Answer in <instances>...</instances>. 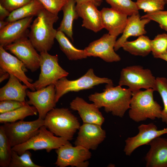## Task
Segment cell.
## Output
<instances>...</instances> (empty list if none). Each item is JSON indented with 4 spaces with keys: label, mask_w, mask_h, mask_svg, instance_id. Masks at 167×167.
<instances>
[{
    "label": "cell",
    "mask_w": 167,
    "mask_h": 167,
    "mask_svg": "<svg viewBox=\"0 0 167 167\" xmlns=\"http://www.w3.org/2000/svg\"><path fill=\"white\" fill-rule=\"evenodd\" d=\"M132 94L128 88H122L119 85L114 86L112 83L106 84L103 92H95L88 98L99 109L103 107L106 112L122 118L130 108Z\"/></svg>",
    "instance_id": "1"
},
{
    "label": "cell",
    "mask_w": 167,
    "mask_h": 167,
    "mask_svg": "<svg viewBox=\"0 0 167 167\" xmlns=\"http://www.w3.org/2000/svg\"><path fill=\"white\" fill-rule=\"evenodd\" d=\"M58 18V15L43 8L33 21L28 37L37 51L48 52L52 48L57 31L54 28V24Z\"/></svg>",
    "instance_id": "2"
},
{
    "label": "cell",
    "mask_w": 167,
    "mask_h": 167,
    "mask_svg": "<svg viewBox=\"0 0 167 167\" xmlns=\"http://www.w3.org/2000/svg\"><path fill=\"white\" fill-rule=\"evenodd\" d=\"M154 91L149 88L132 92L128 112L131 120L139 122L148 119L161 118L162 107L154 99Z\"/></svg>",
    "instance_id": "3"
},
{
    "label": "cell",
    "mask_w": 167,
    "mask_h": 167,
    "mask_svg": "<svg viewBox=\"0 0 167 167\" xmlns=\"http://www.w3.org/2000/svg\"><path fill=\"white\" fill-rule=\"evenodd\" d=\"M44 120V126L49 130L68 141L72 139L80 126L77 117L65 108H54L47 114Z\"/></svg>",
    "instance_id": "4"
},
{
    "label": "cell",
    "mask_w": 167,
    "mask_h": 167,
    "mask_svg": "<svg viewBox=\"0 0 167 167\" xmlns=\"http://www.w3.org/2000/svg\"><path fill=\"white\" fill-rule=\"evenodd\" d=\"M119 85L126 86L132 92L142 88H156V78L148 69L142 66H129L122 69L120 72Z\"/></svg>",
    "instance_id": "5"
},
{
    "label": "cell",
    "mask_w": 167,
    "mask_h": 167,
    "mask_svg": "<svg viewBox=\"0 0 167 167\" xmlns=\"http://www.w3.org/2000/svg\"><path fill=\"white\" fill-rule=\"evenodd\" d=\"M112 83V80L109 78L96 75L92 68L89 69L84 75L75 80H69L66 77H63L54 84L55 102L57 103L63 95L70 92H78L92 88L100 84Z\"/></svg>",
    "instance_id": "6"
},
{
    "label": "cell",
    "mask_w": 167,
    "mask_h": 167,
    "mask_svg": "<svg viewBox=\"0 0 167 167\" xmlns=\"http://www.w3.org/2000/svg\"><path fill=\"white\" fill-rule=\"evenodd\" d=\"M40 54V73L38 79L32 83L36 90L54 84L59 79L69 75L59 65L57 55H51L48 52H41Z\"/></svg>",
    "instance_id": "7"
},
{
    "label": "cell",
    "mask_w": 167,
    "mask_h": 167,
    "mask_svg": "<svg viewBox=\"0 0 167 167\" xmlns=\"http://www.w3.org/2000/svg\"><path fill=\"white\" fill-rule=\"evenodd\" d=\"M44 126L39 129L38 133L26 142L12 148V150L21 155L26 150L34 151L45 149L47 152L57 149L69 142L62 137L55 136Z\"/></svg>",
    "instance_id": "8"
},
{
    "label": "cell",
    "mask_w": 167,
    "mask_h": 167,
    "mask_svg": "<svg viewBox=\"0 0 167 167\" xmlns=\"http://www.w3.org/2000/svg\"><path fill=\"white\" fill-rule=\"evenodd\" d=\"M44 125V120L40 118L31 121L20 120L4 123L5 134L12 147L24 143L37 134Z\"/></svg>",
    "instance_id": "9"
},
{
    "label": "cell",
    "mask_w": 167,
    "mask_h": 167,
    "mask_svg": "<svg viewBox=\"0 0 167 167\" xmlns=\"http://www.w3.org/2000/svg\"><path fill=\"white\" fill-rule=\"evenodd\" d=\"M57 160L55 163L57 166L87 167L88 160L91 157L89 150L81 146H73L69 142L56 149Z\"/></svg>",
    "instance_id": "10"
},
{
    "label": "cell",
    "mask_w": 167,
    "mask_h": 167,
    "mask_svg": "<svg viewBox=\"0 0 167 167\" xmlns=\"http://www.w3.org/2000/svg\"><path fill=\"white\" fill-rule=\"evenodd\" d=\"M4 47L15 55L32 72L36 71L40 67V55L37 52L28 36L23 37Z\"/></svg>",
    "instance_id": "11"
},
{
    "label": "cell",
    "mask_w": 167,
    "mask_h": 167,
    "mask_svg": "<svg viewBox=\"0 0 167 167\" xmlns=\"http://www.w3.org/2000/svg\"><path fill=\"white\" fill-rule=\"evenodd\" d=\"M116 38L109 33L104 34L90 43L84 50L88 57H98L108 62H118L121 58L114 49Z\"/></svg>",
    "instance_id": "12"
},
{
    "label": "cell",
    "mask_w": 167,
    "mask_h": 167,
    "mask_svg": "<svg viewBox=\"0 0 167 167\" xmlns=\"http://www.w3.org/2000/svg\"><path fill=\"white\" fill-rule=\"evenodd\" d=\"M26 92L29 98L27 102L35 107L38 118L44 120L47 114L54 108L56 105L55 84H50L36 91L27 90Z\"/></svg>",
    "instance_id": "13"
},
{
    "label": "cell",
    "mask_w": 167,
    "mask_h": 167,
    "mask_svg": "<svg viewBox=\"0 0 167 167\" xmlns=\"http://www.w3.org/2000/svg\"><path fill=\"white\" fill-rule=\"evenodd\" d=\"M139 133L135 136L129 137L125 141L124 152L127 156H130L138 148L149 143L156 138L167 134V127L158 130L153 123L142 124L138 127Z\"/></svg>",
    "instance_id": "14"
},
{
    "label": "cell",
    "mask_w": 167,
    "mask_h": 167,
    "mask_svg": "<svg viewBox=\"0 0 167 167\" xmlns=\"http://www.w3.org/2000/svg\"><path fill=\"white\" fill-rule=\"evenodd\" d=\"M0 69L15 76L32 91L36 90L31 83L32 80L25 74L28 70L24 64L16 57L7 52L1 45H0Z\"/></svg>",
    "instance_id": "15"
},
{
    "label": "cell",
    "mask_w": 167,
    "mask_h": 167,
    "mask_svg": "<svg viewBox=\"0 0 167 167\" xmlns=\"http://www.w3.org/2000/svg\"><path fill=\"white\" fill-rule=\"evenodd\" d=\"M78 130L75 146H81L89 150L96 149L106 138L105 131L98 125L83 123Z\"/></svg>",
    "instance_id": "16"
},
{
    "label": "cell",
    "mask_w": 167,
    "mask_h": 167,
    "mask_svg": "<svg viewBox=\"0 0 167 167\" xmlns=\"http://www.w3.org/2000/svg\"><path fill=\"white\" fill-rule=\"evenodd\" d=\"M33 17L10 22L0 30V45L4 47L23 37L28 36V28L30 27Z\"/></svg>",
    "instance_id": "17"
},
{
    "label": "cell",
    "mask_w": 167,
    "mask_h": 167,
    "mask_svg": "<svg viewBox=\"0 0 167 167\" xmlns=\"http://www.w3.org/2000/svg\"><path fill=\"white\" fill-rule=\"evenodd\" d=\"M70 108L78 112L83 123L101 126L105 121V118L99 108L94 103H88L80 97H76L71 102Z\"/></svg>",
    "instance_id": "18"
},
{
    "label": "cell",
    "mask_w": 167,
    "mask_h": 167,
    "mask_svg": "<svg viewBox=\"0 0 167 167\" xmlns=\"http://www.w3.org/2000/svg\"><path fill=\"white\" fill-rule=\"evenodd\" d=\"M76 10L79 17L82 19V26L97 32L104 28L101 11L90 2L76 4Z\"/></svg>",
    "instance_id": "19"
},
{
    "label": "cell",
    "mask_w": 167,
    "mask_h": 167,
    "mask_svg": "<svg viewBox=\"0 0 167 167\" xmlns=\"http://www.w3.org/2000/svg\"><path fill=\"white\" fill-rule=\"evenodd\" d=\"M145 157L147 167H167V139L159 137L149 144Z\"/></svg>",
    "instance_id": "20"
},
{
    "label": "cell",
    "mask_w": 167,
    "mask_h": 167,
    "mask_svg": "<svg viewBox=\"0 0 167 167\" xmlns=\"http://www.w3.org/2000/svg\"><path fill=\"white\" fill-rule=\"evenodd\" d=\"M104 28L109 33L117 37L122 33L127 20V15L111 8H103L100 11Z\"/></svg>",
    "instance_id": "21"
},
{
    "label": "cell",
    "mask_w": 167,
    "mask_h": 167,
    "mask_svg": "<svg viewBox=\"0 0 167 167\" xmlns=\"http://www.w3.org/2000/svg\"><path fill=\"white\" fill-rule=\"evenodd\" d=\"M150 21L148 19H141L139 13L130 16L128 18L122 35L116 41L114 47L115 51L122 47L123 44L127 41L130 36H139L146 34L145 26Z\"/></svg>",
    "instance_id": "22"
},
{
    "label": "cell",
    "mask_w": 167,
    "mask_h": 167,
    "mask_svg": "<svg viewBox=\"0 0 167 167\" xmlns=\"http://www.w3.org/2000/svg\"><path fill=\"white\" fill-rule=\"evenodd\" d=\"M20 80L13 75L10 77L7 83L0 89V101L13 100L20 102H26L27 89L28 87L23 85Z\"/></svg>",
    "instance_id": "23"
},
{
    "label": "cell",
    "mask_w": 167,
    "mask_h": 167,
    "mask_svg": "<svg viewBox=\"0 0 167 167\" xmlns=\"http://www.w3.org/2000/svg\"><path fill=\"white\" fill-rule=\"evenodd\" d=\"M75 0H68L62 10L63 17L57 31L63 32L73 41V24L74 20L79 17L76 10Z\"/></svg>",
    "instance_id": "24"
},
{
    "label": "cell",
    "mask_w": 167,
    "mask_h": 167,
    "mask_svg": "<svg viewBox=\"0 0 167 167\" xmlns=\"http://www.w3.org/2000/svg\"><path fill=\"white\" fill-rule=\"evenodd\" d=\"M55 39L59 44L60 49L69 60H76L88 57L84 49H80L76 48L62 32L57 31Z\"/></svg>",
    "instance_id": "25"
},
{
    "label": "cell",
    "mask_w": 167,
    "mask_h": 167,
    "mask_svg": "<svg viewBox=\"0 0 167 167\" xmlns=\"http://www.w3.org/2000/svg\"><path fill=\"white\" fill-rule=\"evenodd\" d=\"M122 48L132 55L145 57L151 52V40L148 36L142 35L135 41H127Z\"/></svg>",
    "instance_id": "26"
},
{
    "label": "cell",
    "mask_w": 167,
    "mask_h": 167,
    "mask_svg": "<svg viewBox=\"0 0 167 167\" xmlns=\"http://www.w3.org/2000/svg\"><path fill=\"white\" fill-rule=\"evenodd\" d=\"M44 8L38 0H32L30 3L11 12L6 21L11 22L26 18L36 16Z\"/></svg>",
    "instance_id": "27"
},
{
    "label": "cell",
    "mask_w": 167,
    "mask_h": 167,
    "mask_svg": "<svg viewBox=\"0 0 167 167\" xmlns=\"http://www.w3.org/2000/svg\"><path fill=\"white\" fill-rule=\"evenodd\" d=\"M38 113L34 106L28 103L12 111L0 114V122L5 123L12 122L19 120H24L29 116L36 115Z\"/></svg>",
    "instance_id": "28"
},
{
    "label": "cell",
    "mask_w": 167,
    "mask_h": 167,
    "mask_svg": "<svg viewBox=\"0 0 167 167\" xmlns=\"http://www.w3.org/2000/svg\"><path fill=\"white\" fill-rule=\"evenodd\" d=\"M12 147L2 125L0 126V166L9 167L11 157Z\"/></svg>",
    "instance_id": "29"
},
{
    "label": "cell",
    "mask_w": 167,
    "mask_h": 167,
    "mask_svg": "<svg viewBox=\"0 0 167 167\" xmlns=\"http://www.w3.org/2000/svg\"><path fill=\"white\" fill-rule=\"evenodd\" d=\"M105 0L112 8L127 16L139 13L135 2L131 0Z\"/></svg>",
    "instance_id": "30"
},
{
    "label": "cell",
    "mask_w": 167,
    "mask_h": 167,
    "mask_svg": "<svg viewBox=\"0 0 167 167\" xmlns=\"http://www.w3.org/2000/svg\"><path fill=\"white\" fill-rule=\"evenodd\" d=\"M32 154L28 150L19 155L12 150L11 157L9 167H42L35 164L31 159Z\"/></svg>",
    "instance_id": "31"
},
{
    "label": "cell",
    "mask_w": 167,
    "mask_h": 167,
    "mask_svg": "<svg viewBox=\"0 0 167 167\" xmlns=\"http://www.w3.org/2000/svg\"><path fill=\"white\" fill-rule=\"evenodd\" d=\"M160 94L162 100L164 108L161 111V118L167 124V79L164 77L156 78V90Z\"/></svg>",
    "instance_id": "32"
},
{
    "label": "cell",
    "mask_w": 167,
    "mask_h": 167,
    "mask_svg": "<svg viewBox=\"0 0 167 167\" xmlns=\"http://www.w3.org/2000/svg\"><path fill=\"white\" fill-rule=\"evenodd\" d=\"M151 51L153 57L156 58L167 53V34L157 35L151 40Z\"/></svg>",
    "instance_id": "33"
},
{
    "label": "cell",
    "mask_w": 167,
    "mask_h": 167,
    "mask_svg": "<svg viewBox=\"0 0 167 167\" xmlns=\"http://www.w3.org/2000/svg\"><path fill=\"white\" fill-rule=\"evenodd\" d=\"M135 2L139 10L147 13L162 11L165 4V0H137Z\"/></svg>",
    "instance_id": "34"
},
{
    "label": "cell",
    "mask_w": 167,
    "mask_h": 167,
    "mask_svg": "<svg viewBox=\"0 0 167 167\" xmlns=\"http://www.w3.org/2000/svg\"><path fill=\"white\" fill-rule=\"evenodd\" d=\"M140 18L154 21L159 24L160 27L162 29L167 31V11L162 10L147 13Z\"/></svg>",
    "instance_id": "35"
},
{
    "label": "cell",
    "mask_w": 167,
    "mask_h": 167,
    "mask_svg": "<svg viewBox=\"0 0 167 167\" xmlns=\"http://www.w3.org/2000/svg\"><path fill=\"white\" fill-rule=\"evenodd\" d=\"M49 12L58 15L68 0H38Z\"/></svg>",
    "instance_id": "36"
},
{
    "label": "cell",
    "mask_w": 167,
    "mask_h": 167,
    "mask_svg": "<svg viewBox=\"0 0 167 167\" xmlns=\"http://www.w3.org/2000/svg\"><path fill=\"white\" fill-rule=\"evenodd\" d=\"M27 104V102H20L13 100H5L0 101V113L13 111Z\"/></svg>",
    "instance_id": "37"
},
{
    "label": "cell",
    "mask_w": 167,
    "mask_h": 167,
    "mask_svg": "<svg viewBox=\"0 0 167 167\" xmlns=\"http://www.w3.org/2000/svg\"><path fill=\"white\" fill-rule=\"evenodd\" d=\"M32 0H0V4L10 12L31 2Z\"/></svg>",
    "instance_id": "38"
},
{
    "label": "cell",
    "mask_w": 167,
    "mask_h": 167,
    "mask_svg": "<svg viewBox=\"0 0 167 167\" xmlns=\"http://www.w3.org/2000/svg\"><path fill=\"white\" fill-rule=\"evenodd\" d=\"M10 12L0 4V20H3L10 15Z\"/></svg>",
    "instance_id": "39"
},
{
    "label": "cell",
    "mask_w": 167,
    "mask_h": 167,
    "mask_svg": "<svg viewBox=\"0 0 167 167\" xmlns=\"http://www.w3.org/2000/svg\"><path fill=\"white\" fill-rule=\"evenodd\" d=\"M76 4H80L85 2H90L95 5L96 7L100 6L102 0H75Z\"/></svg>",
    "instance_id": "40"
},
{
    "label": "cell",
    "mask_w": 167,
    "mask_h": 167,
    "mask_svg": "<svg viewBox=\"0 0 167 167\" xmlns=\"http://www.w3.org/2000/svg\"><path fill=\"white\" fill-rule=\"evenodd\" d=\"M0 82L1 83L6 79L9 78L10 74L0 69Z\"/></svg>",
    "instance_id": "41"
},
{
    "label": "cell",
    "mask_w": 167,
    "mask_h": 167,
    "mask_svg": "<svg viewBox=\"0 0 167 167\" xmlns=\"http://www.w3.org/2000/svg\"><path fill=\"white\" fill-rule=\"evenodd\" d=\"M9 23L6 20H0V30L5 28Z\"/></svg>",
    "instance_id": "42"
},
{
    "label": "cell",
    "mask_w": 167,
    "mask_h": 167,
    "mask_svg": "<svg viewBox=\"0 0 167 167\" xmlns=\"http://www.w3.org/2000/svg\"><path fill=\"white\" fill-rule=\"evenodd\" d=\"M158 58L161 59L167 62V53L159 56Z\"/></svg>",
    "instance_id": "43"
},
{
    "label": "cell",
    "mask_w": 167,
    "mask_h": 167,
    "mask_svg": "<svg viewBox=\"0 0 167 167\" xmlns=\"http://www.w3.org/2000/svg\"><path fill=\"white\" fill-rule=\"evenodd\" d=\"M165 4H167V0H165Z\"/></svg>",
    "instance_id": "44"
}]
</instances>
